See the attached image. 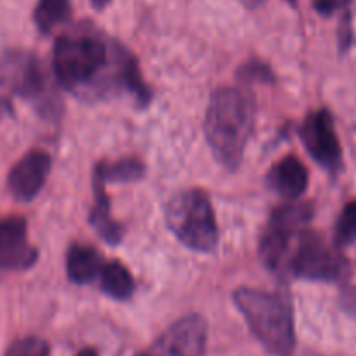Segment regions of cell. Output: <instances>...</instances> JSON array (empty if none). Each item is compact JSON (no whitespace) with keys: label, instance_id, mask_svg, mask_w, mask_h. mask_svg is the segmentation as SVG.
Masks as SVG:
<instances>
[{"label":"cell","instance_id":"obj_19","mask_svg":"<svg viewBox=\"0 0 356 356\" xmlns=\"http://www.w3.org/2000/svg\"><path fill=\"white\" fill-rule=\"evenodd\" d=\"M356 243V201L344 207L335 225V245L349 246Z\"/></svg>","mask_w":356,"mask_h":356},{"label":"cell","instance_id":"obj_27","mask_svg":"<svg viewBox=\"0 0 356 356\" xmlns=\"http://www.w3.org/2000/svg\"><path fill=\"white\" fill-rule=\"evenodd\" d=\"M243 2H245L246 6H257V4H260L262 0H243Z\"/></svg>","mask_w":356,"mask_h":356},{"label":"cell","instance_id":"obj_2","mask_svg":"<svg viewBox=\"0 0 356 356\" xmlns=\"http://www.w3.org/2000/svg\"><path fill=\"white\" fill-rule=\"evenodd\" d=\"M252 334L273 356H293L296 321L292 300L285 293L238 289L232 296Z\"/></svg>","mask_w":356,"mask_h":356},{"label":"cell","instance_id":"obj_7","mask_svg":"<svg viewBox=\"0 0 356 356\" xmlns=\"http://www.w3.org/2000/svg\"><path fill=\"white\" fill-rule=\"evenodd\" d=\"M207 339V321L200 314H189L166 328L147 353L150 356H203Z\"/></svg>","mask_w":356,"mask_h":356},{"label":"cell","instance_id":"obj_25","mask_svg":"<svg viewBox=\"0 0 356 356\" xmlns=\"http://www.w3.org/2000/svg\"><path fill=\"white\" fill-rule=\"evenodd\" d=\"M91 4H93L95 9L102 11V9H105L108 4H111V0H91Z\"/></svg>","mask_w":356,"mask_h":356},{"label":"cell","instance_id":"obj_9","mask_svg":"<svg viewBox=\"0 0 356 356\" xmlns=\"http://www.w3.org/2000/svg\"><path fill=\"white\" fill-rule=\"evenodd\" d=\"M39 252L30 245L26 220L9 217L0 222V267L8 271H25L37 262Z\"/></svg>","mask_w":356,"mask_h":356},{"label":"cell","instance_id":"obj_5","mask_svg":"<svg viewBox=\"0 0 356 356\" xmlns=\"http://www.w3.org/2000/svg\"><path fill=\"white\" fill-rule=\"evenodd\" d=\"M290 276L313 282H344L349 276V262L320 234L299 231L290 259Z\"/></svg>","mask_w":356,"mask_h":356},{"label":"cell","instance_id":"obj_17","mask_svg":"<svg viewBox=\"0 0 356 356\" xmlns=\"http://www.w3.org/2000/svg\"><path fill=\"white\" fill-rule=\"evenodd\" d=\"M70 15V2L68 0H39L33 19L40 32L47 33L56 25L63 23Z\"/></svg>","mask_w":356,"mask_h":356},{"label":"cell","instance_id":"obj_21","mask_svg":"<svg viewBox=\"0 0 356 356\" xmlns=\"http://www.w3.org/2000/svg\"><path fill=\"white\" fill-rule=\"evenodd\" d=\"M238 79L241 82H245V84H252V82L271 84V82H275V74H273L271 68L267 67V65H264L262 61L252 60L239 68Z\"/></svg>","mask_w":356,"mask_h":356},{"label":"cell","instance_id":"obj_24","mask_svg":"<svg viewBox=\"0 0 356 356\" xmlns=\"http://www.w3.org/2000/svg\"><path fill=\"white\" fill-rule=\"evenodd\" d=\"M13 114V107L8 100H0V121L6 118V115Z\"/></svg>","mask_w":356,"mask_h":356},{"label":"cell","instance_id":"obj_11","mask_svg":"<svg viewBox=\"0 0 356 356\" xmlns=\"http://www.w3.org/2000/svg\"><path fill=\"white\" fill-rule=\"evenodd\" d=\"M300 229H286L269 224L260 238V260L276 276H290V259Z\"/></svg>","mask_w":356,"mask_h":356},{"label":"cell","instance_id":"obj_14","mask_svg":"<svg viewBox=\"0 0 356 356\" xmlns=\"http://www.w3.org/2000/svg\"><path fill=\"white\" fill-rule=\"evenodd\" d=\"M95 191H97V194H95V207L91 210L89 222H91L93 229L100 234L104 241L111 243V245H118L122 238V227L112 218L111 201H108V196L105 194L104 184L95 180Z\"/></svg>","mask_w":356,"mask_h":356},{"label":"cell","instance_id":"obj_13","mask_svg":"<svg viewBox=\"0 0 356 356\" xmlns=\"http://www.w3.org/2000/svg\"><path fill=\"white\" fill-rule=\"evenodd\" d=\"M105 260L102 259L100 253L91 246L74 245L68 250L67 257V273L70 282L77 285H86L98 280L104 267Z\"/></svg>","mask_w":356,"mask_h":356},{"label":"cell","instance_id":"obj_18","mask_svg":"<svg viewBox=\"0 0 356 356\" xmlns=\"http://www.w3.org/2000/svg\"><path fill=\"white\" fill-rule=\"evenodd\" d=\"M314 210L311 203H290L273 211L269 224L286 229H300L311 220Z\"/></svg>","mask_w":356,"mask_h":356},{"label":"cell","instance_id":"obj_6","mask_svg":"<svg viewBox=\"0 0 356 356\" xmlns=\"http://www.w3.org/2000/svg\"><path fill=\"white\" fill-rule=\"evenodd\" d=\"M2 79L23 98L35 102L42 111L53 112L54 98L47 86V77L44 74L40 61L30 54H11L0 65Z\"/></svg>","mask_w":356,"mask_h":356},{"label":"cell","instance_id":"obj_28","mask_svg":"<svg viewBox=\"0 0 356 356\" xmlns=\"http://www.w3.org/2000/svg\"><path fill=\"white\" fill-rule=\"evenodd\" d=\"M138 356H150V355H149V353H147V351H143V353H140Z\"/></svg>","mask_w":356,"mask_h":356},{"label":"cell","instance_id":"obj_23","mask_svg":"<svg viewBox=\"0 0 356 356\" xmlns=\"http://www.w3.org/2000/svg\"><path fill=\"white\" fill-rule=\"evenodd\" d=\"M341 306L351 316H356V289H346L341 296Z\"/></svg>","mask_w":356,"mask_h":356},{"label":"cell","instance_id":"obj_22","mask_svg":"<svg viewBox=\"0 0 356 356\" xmlns=\"http://www.w3.org/2000/svg\"><path fill=\"white\" fill-rule=\"evenodd\" d=\"M348 0H313V6L320 15H332V13L339 11V9L346 8Z\"/></svg>","mask_w":356,"mask_h":356},{"label":"cell","instance_id":"obj_15","mask_svg":"<svg viewBox=\"0 0 356 356\" xmlns=\"http://www.w3.org/2000/svg\"><path fill=\"white\" fill-rule=\"evenodd\" d=\"M98 283H100V289L115 300L129 299L135 292V280L131 273L118 260L104 264Z\"/></svg>","mask_w":356,"mask_h":356},{"label":"cell","instance_id":"obj_10","mask_svg":"<svg viewBox=\"0 0 356 356\" xmlns=\"http://www.w3.org/2000/svg\"><path fill=\"white\" fill-rule=\"evenodd\" d=\"M51 171V156L42 150H32L13 166L8 177L9 193L16 201L29 203L42 191Z\"/></svg>","mask_w":356,"mask_h":356},{"label":"cell","instance_id":"obj_8","mask_svg":"<svg viewBox=\"0 0 356 356\" xmlns=\"http://www.w3.org/2000/svg\"><path fill=\"white\" fill-rule=\"evenodd\" d=\"M300 140L307 152L318 164L328 171H339L342 168V147L335 133L330 112H311L300 126Z\"/></svg>","mask_w":356,"mask_h":356},{"label":"cell","instance_id":"obj_20","mask_svg":"<svg viewBox=\"0 0 356 356\" xmlns=\"http://www.w3.org/2000/svg\"><path fill=\"white\" fill-rule=\"evenodd\" d=\"M6 356H49V344L39 337H23L9 346Z\"/></svg>","mask_w":356,"mask_h":356},{"label":"cell","instance_id":"obj_1","mask_svg":"<svg viewBox=\"0 0 356 356\" xmlns=\"http://www.w3.org/2000/svg\"><path fill=\"white\" fill-rule=\"evenodd\" d=\"M253 122L255 104L248 93L236 88H220L211 95L204 133L215 159L229 171L241 164Z\"/></svg>","mask_w":356,"mask_h":356},{"label":"cell","instance_id":"obj_16","mask_svg":"<svg viewBox=\"0 0 356 356\" xmlns=\"http://www.w3.org/2000/svg\"><path fill=\"white\" fill-rule=\"evenodd\" d=\"M145 175V166L136 157H124L115 163L98 164L95 170V180L105 182H136Z\"/></svg>","mask_w":356,"mask_h":356},{"label":"cell","instance_id":"obj_4","mask_svg":"<svg viewBox=\"0 0 356 356\" xmlns=\"http://www.w3.org/2000/svg\"><path fill=\"white\" fill-rule=\"evenodd\" d=\"M108 60V47L97 37H60L54 44V75L63 86L77 89L93 81Z\"/></svg>","mask_w":356,"mask_h":356},{"label":"cell","instance_id":"obj_29","mask_svg":"<svg viewBox=\"0 0 356 356\" xmlns=\"http://www.w3.org/2000/svg\"><path fill=\"white\" fill-rule=\"evenodd\" d=\"M289 2H292V4H296V0H289Z\"/></svg>","mask_w":356,"mask_h":356},{"label":"cell","instance_id":"obj_26","mask_svg":"<svg viewBox=\"0 0 356 356\" xmlns=\"http://www.w3.org/2000/svg\"><path fill=\"white\" fill-rule=\"evenodd\" d=\"M77 356H98V355H97V351H95V349L88 348V349H82V351L79 353Z\"/></svg>","mask_w":356,"mask_h":356},{"label":"cell","instance_id":"obj_12","mask_svg":"<svg viewBox=\"0 0 356 356\" xmlns=\"http://www.w3.org/2000/svg\"><path fill=\"white\" fill-rule=\"evenodd\" d=\"M267 184L278 196L296 201L306 193L309 173L297 156H285L271 168L267 175Z\"/></svg>","mask_w":356,"mask_h":356},{"label":"cell","instance_id":"obj_3","mask_svg":"<svg viewBox=\"0 0 356 356\" xmlns=\"http://www.w3.org/2000/svg\"><path fill=\"white\" fill-rule=\"evenodd\" d=\"M166 224L178 241L196 252H213L218 245V225L210 197L203 191H186L168 203Z\"/></svg>","mask_w":356,"mask_h":356}]
</instances>
